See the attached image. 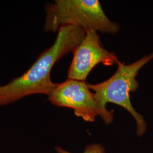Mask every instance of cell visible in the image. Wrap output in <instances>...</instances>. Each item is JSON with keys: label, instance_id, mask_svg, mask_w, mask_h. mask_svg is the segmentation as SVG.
Returning <instances> with one entry per match:
<instances>
[{"label": "cell", "instance_id": "1", "mask_svg": "<svg viewBox=\"0 0 153 153\" xmlns=\"http://www.w3.org/2000/svg\"><path fill=\"white\" fill-rule=\"evenodd\" d=\"M55 43L39 56L31 68L21 76L0 86V106L11 104L33 94L48 95L57 83L51 81V72L56 62L73 52L86 35V31L76 25L61 27Z\"/></svg>", "mask_w": 153, "mask_h": 153}, {"label": "cell", "instance_id": "2", "mask_svg": "<svg viewBox=\"0 0 153 153\" xmlns=\"http://www.w3.org/2000/svg\"><path fill=\"white\" fill-rule=\"evenodd\" d=\"M45 11V31L55 32L66 25L110 34L120 30L119 25L105 15L98 0H56L46 6Z\"/></svg>", "mask_w": 153, "mask_h": 153}, {"label": "cell", "instance_id": "3", "mask_svg": "<svg viewBox=\"0 0 153 153\" xmlns=\"http://www.w3.org/2000/svg\"><path fill=\"white\" fill-rule=\"evenodd\" d=\"M153 59L152 53L131 64L126 65L119 61L116 71L108 79L97 84L87 83L103 107L106 108V104L112 103L120 105L131 114L136 123V134L140 137L145 134L147 125L142 115L134 109L129 94L135 92L139 86L136 79L138 71Z\"/></svg>", "mask_w": 153, "mask_h": 153}, {"label": "cell", "instance_id": "4", "mask_svg": "<svg viewBox=\"0 0 153 153\" xmlns=\"http://www.w3.org/2000/svg\"><path fill=\"white\" fill-rule=\"evenodd\" d=\"M48 97L52 104L73 109L74 114L85 121L93 122L99 116L108 125L114 120L113 112L100 104L85 81L68 79L57 83Z\"/></svg>", "mask_w": 153, "mask_h": 153}, {"label": "cell", "instance_id": "5", "mask_svg": "<svg viewBox=\"0 0 153 153\" xmlns=\"http://www.w3.org/2000/svg\"><path fill=\"white\" fill-rule=\"evenodd\" d=\"M68 72V79L85 81L90 72L99 63L105 66L117 64L120 61L114 53L104 48L99 35L94 30L86 35L74 51Z\"/></svg>", "mask_w": 153, "mask_h": 153}, {"label": "cell", "instance_id": "6", "mask_svg": "<svg viewBox=\"0 0 153 153\" xmlns=\"http://www.w3.org/2000/svg\"><path fill=\"white\" fill-rule=\"evenodd\" d=\"M56 153H73L69 152L60 146L55 148ZM82 153H105L104 146L100 143H91L87 145Z\"/></svg>", "mask_w": 153, "mask_h": 153}]
</instances>
